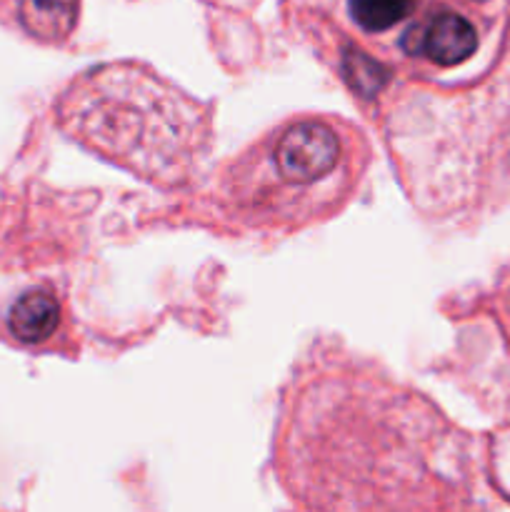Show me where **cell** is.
Returning <instances> with one entry per match:
<instances>
[{
	"label": "cell",
	"mask_w": 510,
	"mask_h": 512,
	"mask_svg": "<svg viewBox=\"0 0 510 512\" xmlns=\"http://www.w3.org/2000/svg\"><path fill=\"white\" fill-rule=\"evenodd\" d=\"M60 118L85 148L153 183H178L208 143L198 105L138 65L85 73Z\"/></svg>",
	"instance_id": "obj_1"
},
{
	"label": "cell",
	"mask_w": 510,
	"mask_h": 512,
	"mask_svg": "<svg viewBox=\"0 0 510 512\" xmlns=\"http://www.w3.org/2000/svg\"><path fill=\"white\" fill-rule=\"evenodd\" d=\"M340 143L323 120H298L275 143V165L285 183L313 185L335 168Z\"/></svg>",
	"instance_id": "obj_2"
},
{
	"label": "cell",
	"mask_w": 510,
	"mask_h": 512,
	"mask_svg": "<svg viewBox=\"0 0 510 512\" xmlns=\"http://www.w3.org/2000/svg\"><path fill=\"white\" fill-rule=\"evenodd\" d=\"M475 48H478V33L473 23L450 10L433 15L428 23L408 30L403 38V50H408L410 55H425L440 68L463 63L475 53Z\"/></svg>",
	"instance_id": "obj_3"
},
{
	"label": "cell",
	"mask_w": 510,
	"mask_h": 512,
	"mask_svg": "<svg viewBox=\"0 0 510 512\" xmlns=\"http://www.w3.org/2000/svg\"><path fill=\"white\" fill-rule=\"evenodd\" d=\"M60 323V303L50 290L33 288L20 295L8 315L10 333L20 343H43L55 333Z\"/></svg>",
	"instance_id": "obj_4"
},
{
	"label": "cell",
	"mask_w": 510,
	"mask_h": 512,
	"mask_svg": "<svg viewBox=\"0 0 510 512\" xmlns=\"http://www.w3.org/2000/svg\"><path fill=\"white\" fill-rule=\"evenodd\" d=\"M80 0H18L23 30L43 43H63L78 23Z\"/></svg>",
	"instance_id": "obj_5"
},
{
	"label": "cell",
	"mask_w": 510,
	"mask_h": 512,
	"mask_svg": "<svg viewBox=\"0 0 510 512\" xmlns=\"http://www.w3.org/2000/svg\"><path fill=\"white\" fill-rule=\"evenodd\" d=\"M420 0H350V15L368 33H383L408 18Z\"/></svg>",
	"instance_id": "obj_6"
},
{
	"label": "cell",
	"mask_w": 510,
	"mask_h": 512,
	"mask_svg": "<svg viewBox=\"0 0 510 512\" xmlns=\"http://www.w3.org/2000/svg\"><path fill=\"white\" fill-rule=\"evenodd\" d=\"M350 65H353L350 75H353V83L358 90H363V93L370 95L383 85L385 70L380 68L373 58H365V55L355 53L353 58H350Z\"/></svg>",
	"instance_id": "obj_7"
}]
</instances>
